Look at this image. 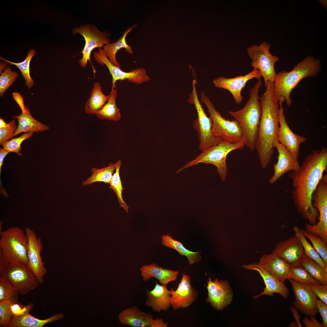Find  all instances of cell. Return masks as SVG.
Instances as JSON below:
<instances>
[{
    "instance_id": "obj_1",
    "label": "cell",
    "mask_w": 327,
    "mask_h": 327,
    "mask_svg": "<svg viewBox=\"0 0 327 327\" xmlns=\"http://www.w3.org/2000/svg\"><path fill=\"white\" fill-rule=\"evenodd\" d=\"M327 170V148L313 150L303 161L299 170L288 174L292 180V197L297 212L309 224L314 225L319 215L312 205V195L324 171Z\"/></svg>"
},
{
    "instance_id": "obj_2",
    "label": "cell",
    "mask_w": 327,
    "mask_h": 327,
    "mask_svg": "<svg viewBox=\"0 0 327 327\" xmlns=\"http://www.w3.org/2000/svg\"><path fill=\"white\" fill-rule=\"evenodd\" d=\"M265 88V91L260 97L262 114L256 146L263 168L268 166L273 155L279 127V104L274 94L273 83L268 81Z\"/></svg>"
},
{
    "instance_id": "obj_3",
    "label": "cell",
    "mask_w": 327,
    "mask_h": 327,
    "mask_svg": "<svg viewBox=\"0 0 327 327\" xmlns=\"http://www.w3.org/2000/svg\"><path fill=\"white\" fill-rule=\"evenodd\" d=\"M321 68L320 60L308 56L296 64L290 71H283L277 74L273 83V93L280 105L286 101L287 106L290 107L292 102L290 97L292 90L302 79L316 76Z\"/></svg>"
},
{
    "instance_id": "obj_4",
    "label": "cell",
    "mask_w": 327,
    "mask_h": 327,
    "mask_svg": "<svg viewBox=\"0 0 327 327\" xmlns=\"http://www.w3.org/2000/svg\"><path fill=\"white\" fill-rule=\"evenodd\" d=\"M262 83L258 80L249 90V97L244 107L236 111L228 113L239 124L242 130L245 146L252 151L256 149L258 127L262 114V105L259 90Z\"/></svg>"
},
{
    "instance_id": "obj_5",
    "label": "cell",
    "mask_w": 327,
    "mask_h": 327,
    "mask_svg": "<svg viewBox=\"0 0 327 327\" xmlns=\"http://www.w3.org/2000/svg\"><path fill=\"white\" fill-rule=\"evenodd\" d=\"M245 146L244 142L233 143L223 140L217 145L202 151V152L194 159L179 168L176 173H179L188 167L200 163L211 164L216 167L217 172L222 180L224 181L227 173L226 163L227 155L233 150L243 149Z\"/></svg>"
},
{
    "instance_id": "obj_6",
    "label": "cell",
    "mask_w": 327,
    "mask_h": 327,
    "mask_svg": "<svg viewBox=\"0 0 327 327\" xmlns=\"http://www.w3.org/2000/svg\"><path fill=\"white\" fill-rule=\"evenodd\" d=\"M0 251L9 263L27 265L28 239L25 230L12 227L0 233Z\"/></svg>"
},
{
    "instance_id": "obj_7",
    "label": "cell",
    "mask_w": 327,
    "mask_h": 327,
    "mask_svg": "<svg viewBox=\"0 0 327 327\" xmlns=\"http://www.w3.org/2000/svg\"><path fill=\"white\" fill-rule=\"evenodd\" d=\"M200 98L201 101L207 107L212 120V132L215 137L231 143L244 142L242 130L236 120L230 121L223 117L203 91L201 93Z\"/></svg>"
},
{
    "instance_id": "obj_8",
    "label": "cell",
    "mask_w": 327,
    "mask_h": 327,
    "mask_svg": "<svg viewBox=\"0 0 327 327\" xmlns=\"http://www.w3.org/2000/svg\"><path fill=\"white\" fill-rule=\"evenodd\" d=\"M196 83V80H194L192 84V91L188 101L194 105L197 111L198 118L194 122L193 127L197 131L200 141L199 149L203 151L217 145L223 140L215 137L212 133V120L210 117H209L207 116L198 99Z\"/></svg>"
},
{
    "instance_id": "obj_9",
    "label": "cell",
    "mask_w": 327,
    "mask_h": 327,
    "mask_svg": "<svg viewBox=\"0 0 327 327\" xmlns=\"http://www.w3.org/2000/svg\"><path fill=\"white\" fill-rule=\"evenodd\" d=\"M270 44L266 41L259 45H254L247 49L248 56L251 59V65L258 69L264 79L265 87L268 81L273 83L277 74L274 66L279 60V58L271 54Z\"/></svg>"
},
{
    "instance_id": "obj_10",
    "label": "cell",
    "mask_w": 327,
    "mask_h": 327,
    "mask_svg": "<svg viewBox=\"0 0 327 327\" xmlns=\"http://www.w3.org/2000/svg\"><path fill=\"white\" fill-rule=\"evenodd\" d=\"M0 276L8 280L18 293L22 295L36 289L40 283L28 266L23 263H9Z\"/></svg>"
},
{
    "instance_id": "obj_11",
    "label": "cell",
    "mask_w": 327,
    "mask_h": 327,
    "mask_svg": "<svg viewBox=\"0 0 327 327\" xmlns=\"http://www.w3.org/2000/svg\"><path fill=\"white\" fill-rule=\"evenodd\" d=\"M72 32L74 34L78 33L81 35L85 39V43L81 53L82 57L79 60L80 65L85 68L87 62H91L90 56L92 51L96 48H100L104 45L110 43V39L107 37L108 34L98 30L97 28L89 24L81 25L79 27L73 29Z\"/></svg>"
},
{
    "instance_id": "obj_12",
    "label": "cell",
    "mask_w": 327,
    "mask_h": 327,
    "mask_svg": "<svg viewBox=\"0 0 327 327\" xmlns=\"http://www.w3.org/2000/svg\"><path fill=\"white\" fill-rule=\"evenodd\" d=\"M93 54L97 62L101 65H105L108 68L112 78L111 87L114 88H116V83L118 80L122 81L127 79L128 81L140 84L150 80L143 68H136L129 72L122 71L120 68L114 65L110 61L101 48H99L98 51L94 52Z\"/></svg>"
},
{
    "instance_id": "obj_13",
    "label": "cell",
    "mask_w": 327,
    "mask_h": 327,
    "mask_svg": "<svg viewBox=\"0 0 327 327\" xmlns=\"http://www.w3.org/2000/svg\"><path fill=\"white\" fill-rule=\"evenodd\" d=\"M25 231L28 239L27 266L40 283L42 284L46 273V269L41 256L43 246L42 241L31 228L27 227Z\"/></svg>"
},
{
    "instance_id": "obj_14",
    "label": "cell",
    "mask_w": 327,
    "mask_h": 327,
    "mask_svg": "<svg viewBox=\"0 0 327 327\" xmlns=\"http://www.w3.org/2000/svg\"><path fill=\"white\" fill-rule=\"evenodd\" d=\"M288 279L291 284L295 296V300L292 302L294 307L305 315L315 316L318 313L317 297L307 285L291 279Z\"/></svg>"
},
{
    "instance_id": "obj_15",
    "label": "cell",
    "mask_w": 327,
    "mask_h": 327,
    "mask_svg": "<svg viewBox=\"0 0 327 327\" xmlns=\"http://www.w3.org/2000/svg\"><path fill=\"white\" fill-rule=\"evenodd\" d=\"M206 288L208 296L206 301L209 303L214 309L219 310L230 304L232 300L233 291L229 282L226 280L215 279L212 281L208 278Z\"/></svg>"
},
{
    "instance_id": "obj_16",
    "label": "cell",
    "mask_w": 327,
    "mask_h": 327,
    "mask_svg": "<svg viewBox=\"0 0 327 327\" xmlns=\"http://www.w3.org/2000/svg\"><path fill=\"white\" fill-rule=\"evenodd\" d=\"M262 77L259 71L257 69L253 68L252 71L245 75L230 78L220 77L214 79L213 83L216 88L229 91L235 102L239 104L243 98L241 95V91L243 89L246 87V83L253 78L260 79Z\"/></svg>"
},
{
    "instance_id": "obj_17",
    "label": "cell",
    "mask_w": 327,
    "mask_h": 327,
    "mask_svg": "<svg viewBox=\"0 0 327 327\" xmlns=\"http://www.w3.org/2000/svg\"><path fill=\"white\" fill-rule=\"evenodd\" d=\"M279 121L278 141L298 159L300 145L307 140V138L295 133L291 130L286 121L282 105H280L279 109Z\"/></svg>"
},
{
    "instance_id": "obj_18",
    "label": "cell",
    "mask_w": 327,
    "mask_h": 327,
    "mask_svg": "<svg viewBox=\"0 0 327 327\" xmlns=\"http://www.w3.org/2000/svg\"><path fill=\"white\" fill-rule=\"evenodd\" d=\"M272 252L292 267L300 265L304 254L302 244L295 235L278 242Z\"/></svg>"
},
{
    "instance_id": "obj_19",
    "label": "cell",
    "mask_w": 327,
    "mask_h": 327,
    "mask_svg": "<svg viewBox=\"0 0 327 327\" xmlns=\"http://www.w3.org/2000/svg\"><path fill=\"white\" fill-rule=\"evenodd\" d=\"M190 281V276L183 273L177 289H170V303L173 309L187 308L197 299L198 292L191 285Z\"/></svg>"
},
{
    "instance_id": "obj_20",
    "label": "cell",
    "mask_w": 327,
    "mask_h": 327,
    "mask_svg": "<svg viewBox=\"0 0 327 327\" xmlns=\"http://www.w3.org/2000/svg\"><path fill=\"white\" fill-rule=\"evenodd\" d=\"M274 147L276 148L278 156L277 162L273 166L274 174L269 180V182L271 184H273L286 173L292 170L297 172L300 167L298 159L278 141L275 143Z\"/></svg>"
},
{
    "instance_id": "obj_21",
    "label": "cell",
    "mask_w": 327,
    "mask_h": 327,
    "mask_svg": "<svg viewBox=\"0 0 327 327\" xmlns=\"http://www.w3.org/2000/svg\"><path fill=\"white\" fill-rule=\"evenodd\" d=\"M243 267L246 269L257 271L263 279L265 285L263 291L260 294L254 296V299L263 295L273 296L274 293L280 294L285 299L287 298L289 290L284 283L280 282L273 276L258 263L244 265Z\"/></svg>"
},
{
    "instance_id": "obj_22",
    "label": "cell",
    "mask_w": 327,
    "mask_h": 327,
    "mask_svg": "<svg viewBox=\"0 0 327 327\" xmlns=\"http://www.w3.org/2000/svg\"><path fill=\"white\" fill-rule=\"evenodd\" d=\"M271 275L284 283L288 279L292 267L275 253L264 254L258 263Z\"/></svg>"
},
{
    "instance_id": "obj_23",
    "label": "cell",
    "mask_w": 327,
    "mask_h": 327,
    "mask_svg": "<svg viewBox=\"0 0 327 327\" xmlns=\"http://www.w3.org/2000/svg\"><path fill=\"white\" fill-rule=\"evenodd\" d=\"M155 283V286L153 289L151 291L146 290L147 299L145 304L156 312L167 310L171 305V291L167 288V285Z\"/></svg>"
},
{
    "instance_id": "obj_24",
    "label": "cell",
    "mask_w": 327,
    "mask_h": 327,
    "mask_svg": "<svg viewBox=\"0 0 327 327\" xmlns=\"http://www.w3.org/2000/svg\"><path fill=\"white\" fill-rule=\"evenodd\" d=\"M118 317L121 324L132 327H150L154 320L150 313L140 311L136 306L123 310Z\"/></svg>"
},
{
    "instance_id": "obj_25",
    "label": "cell",
    "mask_w": 327,
    "mask_h": 327,
    "mask_svg": "<svg viewBox=\"0 0 327 327\" xmlns=\"http://www.w3.org/2000/svg\"><path fill=\"white\" fill-rule=\"evenodd\" d=\"M142 279L145 282L152 277L157 279L161 284L167 285L175 281L177 277L179 271H174L164 268L155 263L144 265L140 269Z\"/></svg>"
},
{
    "instance_id": "obj_26",
    "label": "cell",
    "mask_w": 327,
    "mask_h": 327,
    "mask_svg": "<svg viewBox=\"0 0 327 327\" xmlns=\"http://www.w3.org/2000/svg\"><path fill=\"white\" fill-rule=\"evenodd\" d=\"M62 313L55 314L45 319L35 317L29 313L20 315H13L8 327H42L45 325L63 318Z\"/></svg>"
},
{
    "instance_id": "obj_27",
    "label": "cell",
    "mask_w": 327,
    "mask_h": 327,
    "mask_svg": "<svg viewBox=\"0 0 327 327\" xmlns=\"http://www.w3.org/2000/svg\"><path fill=\"white\" fill-rule=\"evenodd\" d=\"M21 113L13 117L18 120V125L14 134L16 136L22 132L28 133L42 132L49 129V127L38 121L31 115L28 107H25Z\"/></svg>"
},
{
    "instance_id": "obj_28",
    "label": "cell",
    "mask_w": 327,
    "mask_h": 327,
    "mask_svg": "<svg viewBox=\"0 0 327 327\" xmlns=\"http://www.w3.org/2000/svg\"><path fill=\"white\" fill-rule=\"evenodd\" d=\"M161 243L164 246L176 250L180 255L186 256L190 265L201 261L200 250L195 252L190 251L186 249L181 242L173 239L168 234L162 236Z\"/></svg>"
},
{
    "instance_id": "obj_29",
    "label": "cell",
    "mask_w": 327,
    "mask_h": 327,
    "mask_svg": "<svg viewBox=\"0 0 327 327\" xmlns=\"http://www.w3.org/2000/svg\"><path fill=\"white\" fill-rule=\"evenodd\" d=\"M108 98L109 95H106L102 92L100 83L95 82L90 97L86 103L85 112L89 114H96L104 105Z\"/></svg>"
},
{
    "instance_id": "obj_30",
    "label": "cell",
    "mask_w": 327,
    "mask_h": 327,
    "mask_svg": "<svg viewBox=\"0 0 327 327\" xmlns=\"http://www.w3.org/2000/svg\"><path fill=\"white\" fill-rule=\"evenodd\" d=\"M117 96V90L111 87L107 102L95 114L98 118L115 121L120 119L121 117L120 109L117 107L116 104Z\"/></svg>"
},
{
    "instance_id": "obj_31",
    "label": "cell",
    "mask_w": 327,
    "mask_h": 327,
    "mask_svg": "<svg viewBox=\"0 0 327 327\" xmlns=\"http://www.w3.org/2000/svg\"><path fill=\"white\" fill-rule=\"evenodd\" d=\"M130 27L125 31L122 35L116 42L109 43L104 46L103 51L107 56L110 61L114 65L120 68L121 66L116 59L117 52L120 49L124 48L128 53L132 54L133 51L131 47L128 45L126 41V38L127 34L132 29Z\"/></svg>"
},
{
    "instance_id": "obj_32",
    "label": "cell",
    "mask_w": 327,
    "mask_h": 327,
    "mask_svg": "<svg viewBox=\"0 0 327 327\" xmlns=\"http://www.w3.org/2000/svg\"><path fill=\"white\" fill-rule=\"evenodd\" d=\"M117 163L111 162L107 167L101 168H93L91 171L92 174L85 181L82 182L83 186L91 184L96 182H104L109 183L112 177L114 170L116 169Z\"/></svg>"
},
{
    "instance_id": "obj_33",
    "label": "cell",
    "mask_w": 327,
    "mask_h": 327,
    "mask_svg": "<svg viewBox=\"0 0 327 327\" xmlns=\"http://www.w3.org/2000/svg\"><path fill=\"white\" fill-rule=\"evenodd\" d=\"M300 265L315 279L322 284L327 285V271L319 264L304 254Z\"/></svg>"
},
{
    "instance_id": "obj_34",
    "label": "cell",
    "mask_w": 327,
    "mask_h": 327,
    "mask_svg": "<svg viewBox=\"0 0 327 327\" xmlns=\"http://www.w3.org/2000/svg\"><path fill=\"white\" fill-rule=\"evenodd\" d=\"M295 235L300 242L306 256L312 259L321 265L327 271V264L323 261L313 246L306 240V237L301 233L300 229L296 226L293 227Z\"/></svg>"
},
{
    "instance_id": "obj_35",
    "label": "cell",
    "mask_w": 327,
    "mask_h": 327,
    "mask_svg": "<svg viewBox=\"0 0 327 327\" xmlns=\"http://www.w3.org/2000/svg\"><path fill=\"white\" fill-rule=\"evenodd\" d=\"M115 172L112 176L109 183L110 188L112 189L117 196L118 203L121 207H123L126 212L128 211L129 207L124 201L122 195L123 188L119 174V170L121 165V161L119 160L117 162Z\"/></svg>"
},
{
    "instance_id": "obj_36",
    "label": "cell",
    "mask_w": 327,
    "mask_h": 327,
    "mask_svg": "<svg viewBox=\"0 0 327 327\" xmlns=\"http://www.w3.org/2000/svg\"><path fill=\"white\" fill-rule=\"evenodd\" d=\"M35 53L34 50H30L25 59L22 62L19 63L13 62L0 57L1 59L10 64L16 66L19 69L25 79V84L28 88L31 87L34 84V81L30 75L29 66L31 59Z\"/></svg>"
},
{
    "instance_id": "obj_37",
    "label": "cell",
    "mask_w": 327,
    "mask_h": 327,
    "mask_svg": "<svg viewBox=\"0 0 327 327\" xmlns=\"http://www.w3.org/2000/svg\"><path fill=\"white\" fill-rule=\"evenodd\" d=\"M300 231L306 238L309 239L315 249L327 264V244L316 234L308 232L305 230H300Z\"/></svg>"
},
{
    "instance_id": "obj_38",
    "label": "cell",
    "mask_w": 327,
    "mask_h": 327,
    "mask_svg": "<svg viewBox=\"0 0 327 327\" xmlns=\"http://www.w3.org/2000/svg\"><path fill=\"white\" fill-rule=\"evenodd\" d=\"M304 284L321 283L313 278L301 265L292 267L289 278Z\"/></svg>"
},
{
    "instance_id": "obj_39",
    "label": "cell",
    "mask_w": 327,
    "mask_h": 327,
    "mask_svg": "<svg viewBox=\"0 0 327 327\" xmlns=\"http://www.w3.org/2000/svg\"><path fill=\"white\" fill-rule=\"evenodd\" d=\"M19 293L6 279L0 277V301L10 300L18 301Z\"/></svg>"
},
{
    "instance_id": "obj_40",
    "label": "cell",
    "mask_w": 327,
    "mask_h": 327,
    "mask_svg": "<svg viewBox=\"0 0 327 327\" xmlns=\"http://www.w3.org/2000/svg\"><path fill=\"white\" fill-rule=\"evenodd\" d=\"M33 132L25 133L21 136L16 138H12L8 140L2 145L3 148L9 152H12L16 153L19 156H21V144L25 140L29 138L33 135Z\"/></svg>"
},
{
    "instance_id": "obj_41",
    "label": "cell",
    "mask_w": 327,
    "mask_h": 327,
    "mask_svg": "<svg viewBox=\"0 0 327 327\" xmlns=\"http://www.w3.org/2000/svg\"><path fill=\"white\" fill-rule=\"evenodd\" d=\"M18 74L7 68L0 76V95L1 97L6 90L14 83Z\"/></svg>"
},
{
    "instance_id": "obj_42",
    "label": "cell",
    "mask_w": 327,
    "mask_h": 327,
    "mask_svg": "<svg viewBox=\"0 0 327 327\" xmlns=\"http://www.w3.org/2000/svg\"><path fill=\"white\" fill-rule=\"evenodd\" d=\"M11 300L0 301V326L8 327L12 316L11 308Z\"/></svg>"
},
{
    "instance_id": "obj_43",
    "label": "cell",
    "mask_w": 327,
    "mask_h": 327,
    "mask_svg": "<svg viewBox=\"0 0 327 327\" xmlns=\"http://www.w3.org/2000/svg\"><path fill=\"white\" fill-rule=\"evenodd\" d=\"M312 292L317 298L327 305V285L321 283H307Z\"/></svg>"
},
{
    "instance_id": "obj_44",
    "label": "cell",
    "mask_w": 327,
    "mask_h": 327,
    "mask_svg": "<svg viewBox=\"0 0 327 327\" xmlns=\"http://www.w3.org/2000/svg\"><path fill=\"white\" fill-rule=\"evenodd\" d=\"M9 122L10 125L8 127L0 128V144L1 145L14 136V134L17 130L18 126L16 124L14 120H12Z\"/></svg>"
},
{
    "instance_id": "obj_45",
    "label": "cell",
    "mask_w": 327,
    "mask_h": 327,
    "mask_svg": "<svg viewBox=\"0 0 327 327\" xmlns=\"http://www.w3.org/2000/svg\"><path fill=\"white\" fill-rule=\"evenodd\" d=\"M33 306L31 303L23 305L18 301H11V308L13 315H20L29 313Z\"/></svg>"
},
{
    "instance_id": "obj_46",
    "label": "cell",
    "mask_w": 327,
    "mask_h": 327,
    "mask_svg": "<svg viewBox=\"0 0 327 327\" xmlns=\"http://www.w3.org/2000/svg\"><path fill=\"white\" fill-rule=\"evenodd\" d=\"M316 307L319 312L322 316L323 327H327V305L321 300H316Z\"/></svg>"
},
{
    "instance_id": "obj_47",
    "label": "cell",
    "mask_w": 327,
    "mask_h": 327,
    "mask_svg": "<svg viewBox=\"0 0 327 327\" xmlns=\"http://www.w3.org/2000/svg\"><path fill=\"white\" fill-rule=\"evenodd\" d=\"M309 317L310 319L305 315L302 319V322L306 327H323L322 324L317 320L315 316L310 315Z\"/></svg>"
},
{
    "instance_id": "obj_48",
    "label": "cell",
    "mask_w": 327,
    "mask_h": 327,
    "mask_svg": "<svg viewBox=\"0 0 327 327\" xmlns=\"http://www.w3.org/2000/svg\"><path fill=\"white\" fill-rule=\"evenodd\" d=\"M2 252L0 251V275L7 267L9 264Z\"/></svg>"
},
{
    "instance_id": "obj_49",
    "label": "cell",
    "mask_w": 327,
    "mask_h": 327,
    "mask_svg": "<svg viewBox=\"0 0 327 327\" xmlns=\"http://www.w3.org/2000/svg\"><path fill=\"white\" fill-rule=\"evenodd\" d=\"M168 323H164L162 319H156L153 320L150 327H167Z\"/></svg>"
},
{
    "instance_id": "obj_50",
    "label": "cell",
    "mask_w": 327,
    "mask_h": 327,
    "mask_svg": "<svg viewBox=\"0 0 327 327\" xmlns=\"http://www.w3.org/2000/svg\"><path fill=\"white\" fill-rule=\"evenodd\" d=\"M9 152L4 148H0V173L1 174V168L3 163L4 160Z\"/></svg>"
},
{
    "instance_id": "obj_51",
    "label": "cell",
    "mask_w": 327,
    "mask_h": 327,
    "mask_svg": "<svg viewBox=\"0 0 327 327\" xmlns=\"http://www.w3.org/2000/svg\"><path fill=\"white\" fill-rule=\"evenodd\" d=\"M290 309L292 312L293 316L296 319V322L299 325V327H302L299 322V319H302V318L298 314L297 311V309L294 307H291L290 308Z\"/></svg>"
},
{
    "instance_id": "obj_52",
    "label": "cell",
    "mask_w": 327,
    "mask_h": 327,
    "mask_svg": "<svg viewBox=\"0 0 327 327\" xmlns=\"http://www.w3.org/2000/svg\"><path fill=\"white\" fill-rule=\"evenodd\" d=\"M10 125V123H6L4 120L2 118H0V128H3L8 127Z\"/></svg>"
},
{
    "instance_id": "obj_53",
    "label": "cell",
    "mask_w": 327,
    "mask_h": 327,
    "mask_svg": "<svg viewBox=\"0 0 327 327\" xmlns=\"http://www.w3.org/2000/svg\"><path fill=\"white\" fill-rule=\"evenodd\" d=\"M289 327H299V326L296 322H292L289 325Z\"/></svg>"
},
{
    "instance_id": "obj_54",
    "label": "cell",
    "mask_w": 327,
    "mask_h": 327,
    "mask_svg": "<svg viewBox=\"0 0 327 327\" xmlns=\"http://www.w3.org/2000/svg\"><path fill=\"white\" fill-rule=\"evenodd\" d=\"M2 221H1L0 222V233L2 231Z\"/></svg>"
}]
</instances>
